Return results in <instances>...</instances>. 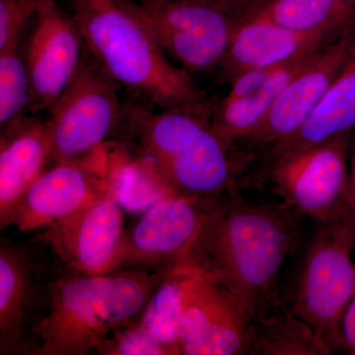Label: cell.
Returning <instances> with one entry per match:
<instances>
[{
	"instance_id": "cell-5",
	"label": "cell",
	"mask_w": 355,
	"mask_h": 355,
	"mask_svg": "<svg viewBox=\"0 0 355 355\" xmlns=\"http://www.w3.org/2000/svg\"><path fill=\"white\" fill-rule=\"evenodd\" d=\"M67 266L41 235L0 242V355H39L37 330L50 315Z\"/></svg>"
},
{
	"instance_id": "cell-24",
	"label": "cell",
	"mask_w": 355,
	"mask_h": 355,
	"mask_svg": "<svg viewBox=\"0 0 355 355\" xmlns=\"http://www.w3.org/2000/svg\"><path fill=\"white\" fill-rule=\"evenodd\" d=\"M98 355H172L140 323L139 318L121 324L102 343Z\"/></svg>"
},
{
	"instance_id": "cell-15",
	"label": "cell",
	"mask_w": 355,
	"mask_h": 355,
	"mask_svg": "<svg viewBox=\"0 0 355 355\" xmlns=\"http://www.w3.org/2000/svg\"><path fill=\"white\" fill-rule=\"evenodd\" d=\"M123 232V212L111 193L39 234L70 270L105 275L116 268Z\"/></svg>"
},
{
	"instance_id": "cell-22",
	"label": "cell",
	"mask_w": 355,
	"mask_h": 355,
	"mask_svg": "<svg viewBox=\"0 0 355 355\" xmlns=\"http://www.w3.org/2000/svg\"><path fill=\"white\" fill-rule=\"evenodd\" d=\"M188 275V270L172 272L154 292L139 317L142 326L172 355L180 354L178 331Z\"/></svg>"
},
{
	"instance_id": "cell-11",
	"label": "cell",
	"mask_w": 355,
	"mask_h": 355,
	"mask_svg": "<svg viewBox=\"0 0 355 355\" xmlns=\"http://www.w3.org/2000/svg\"><path fill=\"white\" fill-rule=\"evenodd\" d=\"M202 205L187 198H160L125 228L114 270H182L205 220Z\"/></svg>"
},
{
	"instance_id": "cell-20",
	"label": "cell",
	"mask_w": 355,
	"mask_h": 355,
	"mask_svg": "<svg viewBox=\"0 0 355 355\" xmlns=\"http://www.w3.org/2000/svg\"><path fill=\"white\" fill-rule=\"evenodd\" d=\"M253 18L338 40L355 32V0H272Z\"/></svg>"
},
{
	"instance_id": "cell-16",
	"label": "cell",
	"mask_w": 355,
	"mask_h": 355,
	"mask_svg": "<svg viewBox=\"0 0 355 355\" xmlns=\"http://www.w3.org/2000/svg\"><path fill=\"white\" fill-rule=\"evenodd\" d=\"M336 41L327 35L292 31L266 20L245 21L238 26L216 71L217 81L230 84L247 70L280 67L310 57Z\"/></svg>"
},
{
	"instance_id": "cell-17",
	"label": "cell",
	"mask_w": 355,
	"mask_h": 355,
	"mask_svg": "<svg viewBox=\"0 0 355 355\" xmlns=\"http://www.w3.org/2000/svg\"><path fill=\"white\" fill-rule=\"evenodd\" d=\"M51 137L48 121L25 114L1 132L0 229L6 230L11 210L30 184L48 167Z\"/></svg>"
},
{
	"instance_id": "cell-27",
	"label": "cell",
	"mask_w": 355,
	"mask_h": 355,
	"mask_svg": "<svg viewBox=\"0 0 355 355\" xmlns=\"http://www.w3.org/2000/svg\"><path fill=\"white\" fill-rule=\"evenodd\" d=\"M343 349L355 354V296H352L342 323Z\"/></svg>"
},
{
	"instance_id": "cell-13",
	"label": "cell",
	"mask_w": 355,
	"mask_h": 355,
	"mask_svg": "<svg viewBox=\"0 0 355 355\" xmlns=\"http://www.w3.org/2000/svg\"><path fill=\"white\" fill-rule=\"evenodd\" d=\"M84 51L80 30L73 16L67 15L57 0H43L26 62L31 83L30 114L49 111L76 76Z\"/></svg>"
},
{
	"instance_id": "cell-19",
	"label": "cell",
	"mask_w": 355,
	"mask_h": 355,
	"mask_svg": "<svg viewBox=\"0 0 355 355\" xmlns=\"http://www.w3.org/2000/svg\"><path fill=\"white\" fill-rule=\"evenodd\" d=\"M318 53L279 67L254 94L231 101L221 99L216 102L211 114L214 132L234 148L235 144L256 130L282 89L307 67Z\"/></svg>"
},
{
	"instance_id": "cell-21",
	"label": "cell",
	"mask_w": 355,
	"mask_h": 355,
	"mask_svg": "<svg viewBox=\"0 0 355 355\" xmlns=\"http://www.w3.org/2000/svg\"><path fill=\"white\" fill-rule=\"evenodd\" d=\"M251 354H331L312 329L296 316L291 307L280 304L253 321Z\"/></svg>"
},
{
	"instance_id": "cell-2",
	"label": "cell",
	"mask_w": 355,
	"mask_h": 355,
	"mask_svg": "<svg viewBox=\"0 0 355 355\" xmlns=\"http://www.w3.org/2000/svg\"><path fill=\"white\" fill-rule=\"evenodd\" d=\"M212 113L155 111L125 104L123 144L172 197L207 207L235 191L236 163L211 125Z\"/></svg>"
},
{
	"instance_id": "cell-23",
	"label": "cell",
	"mask_w": 355,
	"mask_h": 355,
	"mask_svg": "<svg viewBox=\"0 0 355 355\" xmlns=\"http://www.w3.org/2000/svg\"><path fill=\"white\" fill-rule=\"evenodd\" d=\"M31 83L20 43L0 51V128L2 130L30 113Z\"/></svg>"
},
{
	"instance_id": "cell-18",
	"label": "cell",
	"mask_w": 355,
	"mask_h": 355,
	"mask_svg": "<svg viewBox=\"0 0 355 355\" xmlns=\"http://www.w3.org/2000/svg\"><path fill=\"white\" fill-rule=\"evenodd\" d=\"M355 128V49L349 62L298 132L268 147L270 163Z\"/></svg>"
},
{
	"instance_id": "cell-4",
	"label": "cell",
	"mask_w": 355,
	"mask_h": 355,
	"mask_svg": "<svg viewBox=\"0 0 355 355\" xmlns=\"http://www.w3.org/2000/svg\"><path fill=\"white\" fill-rule=\"evenodd\" d=\"M171 273L120 270L86 275L67 268L50 315L37 330L39 355L96 354L112 331L140 316Z\"/></svg>"
},
{
	"instance_id": "cell-28",
	"label": "cell",
	"mask_w": 355,
	"mask_h": 355,
	"mask_svg": "<svg viewBox=\"0 0 355 355\" xmlns=\"http://www.w3.org/2000/svg\"><path fill=\"white\" fill-rule=\"evenodd\" d=\"M352 146L349 153V203L352 218L355 221V128L352 132Z\"/></svg>"
},
{
	"instance_id": "cell-14",
	"label": "cell",
	"mask_w": 355,
	"mask_h": 355,
	"mask_svg": "<svg viewBox=\"0 0 355 355\" xmlns=\"http://www.w3.org/2000/svg\"><path fill=\"white\" fill-rule=\"evenodd\" d=\"M354 49L355 32L322 49L282 89L256 130L238 144L248 148H268L298 132L342 72Z\"/></svg>"
},
{
	"instance_id": "cell-26",
	"label": "cell",
	"mask_w": 355,
	"mask_h": 355,
	"mask_svg": "<svg viewBox=\"0 0 355 355\" xmlns=\"http://www.w3.org/2000/svg\"><path fill=\"white\" fill-rule=\"evenodd\" d=\"M229 11L239 20L240 24L251 19L263 7L272 0H221Z\"/></svg>"
},
{
	"instance_id": "cell-6",
	"label": "cell",
	"mask_w": 355,
	"mask_h": 355,
	"mask_svg": "<svg viewBox=\"0 0 355 355\" xmlns=\"http://www.w3.org/2000/svg\"><path fill=\"white\" fill-rule=\"evenodd\" d=\"M120 85L84 46L76 76L49 110V165L93 162L118 142L125 120Z\"/></svg>"
},
{
	"instance_id": "cell-10",
	"label": "cell",
	"mask_w": 355,
	"mask_h": 355,
	"mask_svg": "<svg viewBox=\"0 0 355 355\" xmlns=\"http://www.w3.org/2000/svg\"><path fill=\"white\" fill-rule=\"evenodd\" d=\"M180 354H251L253 321L218 282L189 270L178 331Z\"/></svg>"
},
{
	"instance_id": "cell-3",
	"label": "cell",
	"mask_w": 355,
	"mask_h": 355,
	"mask_svg": "<svg viewBox=\"0 0 355 355\" xmlns=\"http://www.w3.org/2000/svg\"><path fill=\"white\" fill-rule=\"evenodd\" d=\"M73 18L86 50L135 102L154 111L212 113L216 102L170 62L130 0H76Z\"/></svg>"
},
{
	"instance_id": "cell-8",
	"label": "cell",
	"mask_w": 355,
	"mask_h": 355,
	"mask_svg": "<svg viewBox=\"0 0 355 355\" xmlns=\"http://www.w3.org/2000/svg\"><path fill=\"white\" fill-rule=\"evenodd\" d=\"M132 3L166 55L191 74L216 72L240 25L221 0Z\"/></svg>"
},
{
	"instance_id": "cell-25",
	"label": "cell",
	"mask_w": 355,
	"mask_h": 355,
	"mask_svg": "<svg viewBox=\"0 0 355 355\" xmlns=\"http://www.w3.org/2000/svg\"><path fill=\"white\" fill-rule=\"evenodd\" d=\"M43 0H0V51L21 42L26 23L36 15Z\"/></svg>"
},
{
	"instance_id": "cell-9",
	"label": "cell",
	"mask_w": 355,
	"mask_h": 355,
	"mask_svg": "<svg viewBox=\"0 0 355 355\" xmlns=\"http://www.w3.org/2000/svg\"><path fill=\"white\" fill-rule=\"evenodd\" d=\"M352 132L282 156L270 163L275 190L284 203L319 222L352 219L349 203Z\"/></svg>"
},
{
	"instance_id": "cell-7",
	"label": "cell",
	"mask_w": 355,
	"mask_h": 355,
	"mask_svg": "<svg viewBox=\"0 0 355 355\" xmlns=\"http://www.w3.org/2000/svg\"><path fill=\"white\" fill-rule=\"evenodd\" d=\"M355 221L319 222L299 272L291 309L331 354L343 349L342 323L354 294Z\"/></svg>"
},
{
	"instance_id": "cell-12",
	"label": "cell",
	"mask_w": 355,
	"mask_h": 355,
	"mask_svg": "<svg viewBox=\"0 0 355 355\" xmlns=\"http://www.w3.org/2000/svg\"><path fill=\"white\" fill-rule=\"evenodd\" d=\"M108 165L109 154L93 162L48 166L14 205L6 229L15 226L21 233L41 231L114 193Z\"/></svg>"
},
{
	"instance_id": "cell-1",
	"label": "cell",
	"mask_w": 355,
	"mask_h": 355,
	"mask_svg": "<svg viewBox=\"0 0 355 355\" xmlns=\"http://www.w3.org/2000/svg\"><path fill=\"white\" fill-rule=\"evenodd\" d=\"M205 209V220L183 268L227 288L252 321L282 304L277 282L300 234L287 205L249 202L231 191Z\"/></svg>"
}]
</instances>
